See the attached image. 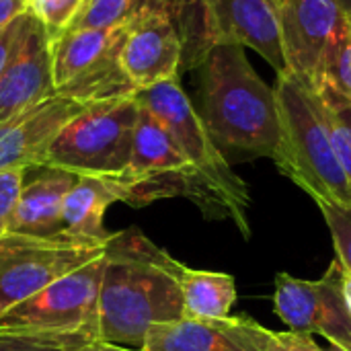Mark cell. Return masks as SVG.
Returning <instances> with one entry per match:
<instances>
[{"label": "cell", "instance_id": "obj_1", "mask_svg": "<svg viewBox=\"0 0 351 351\" xmlns=\"http://www.w3.org/2000/svg\"><path fill=\"white\" fill-rule=\"evenodd\" d=\"M181 267L140 228L113 232L103 251L99 339L142 350L150 325L183 319Z\"/></svg>", "mask_w": 351, "mask_h": 351}, {"label": "cell", "instance_id": "obj_2", "mask_svg": "<svg viewBox=\"0 0 351 351\" xmlns=\"http://www.w3.org/2000/svg\"><path fill=\"white\" fill-rule=\"evenodd\" d=\"M199 117L226 160L274 158L280 109L271 88L251 66L243 45H214L195 66Z\"/></svg>", "mask_w": 351, "mask_h": 351}, {"label": "cell", "instance_id": "obj_3", "mask_svg": "<svg viewBox=\"0 0 351 351\" xmlns=\"http://www.w3.org/2000/svg\"><path fill=\"white\" fill-rule=\"evenodd\" d=\"M280 144L274 162L317 206L351 208L348 177L333 150L319 95L294 74H278Z\"/></svg>", "mask_w": 351, "mask_h": 351}, {"label": "cell", "instance_id": "obj_4", "mask_svg": "<svg viewBox=\"0 0 351 351\" xmlns=\"http://www.w3.org/2000/svg\"><path fill=\"white\" fill-rule=\"evenodd\" d=\"M138 103L148 109L175 138L202 187V214L206 218L230 220L249 239L251 193L247 183L232 171L226 156L212 140L197 109L181 88L179 80H167L138 90Z\"/></svg>", "mask_w": 351, "mask_h": 351}, {"label": "cell", "instance_id": "obj_5", "mask_svg": "<svg viewBox=\"0 0 351 351\" xmlns=\"http://www.w3.org/2000/svg\"><path fill=\"white\" fill-rule=\"evenodd\" d=\"M175 19L189 68L214 45H243L265 58L278 74L288 72L278 0H175Z\"/></svg>", "mask_w": 351, "mask_h": 351}, {"label": "cell", "instance_id": "obj_6", "mask_svg": "<svg viewBox=\"0 0 351 351\" xmlns=\"http://www.w3.org/2000/svg\"><path fill=\"white\" fill-rule=\"evenodd\" d=\"M138 117L136 97L88 105L56 136L41 167L78 177H123L132 160Z\"/></svg>", "mask_w": 351, "mask_h": 351}, {"label": "cell", "instance_id": "obj_7", "mask_svg": "<svg viewBox=\"0 0 351 351\" xmlns=\"http://www.w3.org/2000/svg\"><path fill=\"white\" fill-rule=\"evenodd\" d=\"M125 25L117 29H68L49 39L53 90L84 107L136 97L121 66Z\"/></svg>", "mask_w": 351, "mask_h": 351}, {"label": "cell", "instance_id": "obj_8", "mask_svg": "<svg viewBox=\"0 0 351 351\" xmlns=\"http://www.w3.org/2000/svg\"><path fill=\"white\" fill-rule=\"evenodd\" d=\"M105 251V245L76 239L68 232L58 237L0 239V315L21 304L51 282L86 265Z\"/></svg>", "mask_w": 351, "mask_h": 351}, {"label": "cell", "instance_id": "obj_9", "mask_svg": "<svg viewBox=\"0 0 351 351\" xmlns=\"http://www.w3.org/2000/svg\"><path fill=\"white\" fill-rule=\"evenodd\" d=\"M128 206H148L158 199L187 197L202 208L204 195L193 167L169 130L140 105L132 160L123 177Z\"/></svg>", "mask_w": 351, "mask_h": 351}, {"label": "cell", "instance_id": "obj_10", "mask_svg": "<svg viewBox=\"0 0 351 351\" xmlns=\"http://www.w3.org/2000/svg\"><path fill=\"white\" fill-rule=\"evenodd\" d=\"M103 253L0 315V329L90 333L99 339Z\"/></svg>", "mask_w": 351, "mask_h": 351}, {"label": "cell", "instance_id": "obj_11", "mask_svg": "<svg viewBox=\"0 0 351 351\" xmlns=\"http://www.w3.org/2000/svg\"><path fill=\"white\" fill-rule=\"evenodd\" d=\"M121 66L138 90L177 80L183 66V39L175 19V0L138 10L125 25Z\"/></svg>", "mask_w": 351, "mask_h": 351}, {"label": "cell", "instance_id": "obj_12", "mask_svg": "<svg viewBox=\"0 0 351 351\" xmlns=\"http://www.w3.org/2000/svg\"><path fill=\"white\" fill-rule=\"evenodd\" d=\"M278 16L288 72L315 90L346 10L339 0H278Z\"/></svg>", "mask_w": 351, "mask_h": 351}, {"label": "cell", "instance_id": "obj_13", "mask_svg": "<svg viewBox=\"0 0 351 351\" xmlns=\"http://www.w3.org/2000/svg\"><path fill=\"white\" fill-rule=\"evenodd\" d=\"M86 107L68 95L51 93L0 123V171H29L43 165L56 136Z\"/></svg>", "mask_w": 351, "mask_h": 351}, {"label": "cell", "instance_id": "obj_14", "mask_svg": "<svg viewBox=\"0 0 351 351\" xmlns=\"http://www.w3.org/2000/svg\"><path fill=\"white\" fill-rule=\"evenodd\" d=\"M274 331L241 317L177 319L148 327L142 351H267Z\"/></svg>", "mask_w": 351, "mask_h": 351}, {"label": "cell", "instance_id": "obj_15", "mask_svg": "<svg viewBox=\"0 0 351 351\" xmlns=\"http://www.w3.org/2000/svg\"><path fill=\"white\" fill-rule=\"evenodd\" d=\"M53 93L49 37L33 21L23 45L0 76V123Z\"/></svg>", "mask_w": 351, "mask_h": 351}, {"label": "cell", "instance_id": "obj_16", "mask_svg": "<svg viewBox=\"0 0 351 351\" xmlns=\"http://www.w3.org/2000/svg\"><path fill=\"white\" fill-rule=\"evenodd\" d=\"M37 169L41 171L23 185L8 234L45 239L66 232L62 222V204L78 175L53 167Z\"/></svg>", "mask_w": 351, "mask_h": 351}, {"label": "cell", "instance_id": "obj_17", "mask_svg": "<svg viewBox=\"0 0 351 351\" xmlns=\"http://www.w3.org/2000/svg\"><path fill=\"white\" fill-rule=\"evenodd\" d=\"M113 204H125L121 179L78 177L62 204L64 230L76 239L107 245L113 232L105 228V214Z\"/></svg>", "mask_w": 351, "mask_h": 351}, {"label": "cell", "instance_id": "obj_18", "mask_svg": "<svg viewBox=\"0 0 351 351\" xmlns=\"http://www.w3.org/2000/svg\"><path fill=\"white\" fill-rule=\"evenodd\" d=\"M179 288L187 319L228 317L237 300V282L228 274L181 267Z\"/></svg>", "mask_w": 351, "mask_h": 351}, {"label": "cell", "instance_id": "obj_19", "mask_svg": "<svg viewBox=\"0 0 351 351\" xmlns=\"http://www.w3.org/2000/svg\"><path fill=\"white\" fill-rule=\"evenodd\" d=\"M343 265L335 257L321 280H317V308L313 333H319L341 351H351V311L343 294Z\"/></svg>", "mask_w": 351, "mask_h": 351}, {"label": "cell", "instance_id": "obj_20", "mask_svg": "<svg viewBox=\"0 0 351 351\" xmlns=\"http://www.w3.org/2000/svg\"><path fill=\"white\" fill-rule=\"evenodd\" d=\"M315 93L325 101L351 103V12L323 64Z\"/></svg>", "mask_w": 351, "mask_h": 351}, {"label": "cell", "instance_id": "obj_21", "mask_svg": "<svg viewBox=\"0 0 351 351\" xmlns=\"http://www.w3.org/2000/svg\"><path fill=\"white\" fill-rule=\"evenodd\" d=\"M154 2L162 0H84L70 29H117Z\"/></svg>", "mask_w": 351, "mask_h": 351}, {"label": "cell", "instance_id": "obj_22", "mask_svg": "<svg viewBox=\"0 0 351 351\" xmlns=\"http://www.w3.org/2000/svg\"><path fill=\"white\" fill-rule=\"evenodd\" d=\"M90 333H47L0 329V351H76L95 341Z\"/></svg>", "mask_w": 351, "mask_h": 351}, {"label": "cell", "instance_id": "obj_23", "mask_svg": "<svg viewBox=\"0 0 351 351\" xmlns=\"http://www.w3.org/2000/svg\"><path fill=\"white\" fill-rule=\"evenodd\" d=\"M321 109H323V117H325V125H327L333 150L339 158V165L348 177L351 189V103L321 99Z\"/></svg>", "mask_w": 351, "mask_h": 351}, {"label": "cell", "instance_id": "obj_24", "mask_svg": "<svg viewBox=\"0 0 351 351\" xmlns=\"http://www.w3.org/2000/svg\"><path fill=\"white\" fill-rule=\"evenodd\" d=\"M84 0H29V12L47 37H58L72 27Z\"/></svg>", "mask_w": 351, "mask_h": 351}, {"label": "cell", "instance_id": "obj_25", "mask_svg": "<svg viewBox=\"0 0 351 351\" xmlns=\"http://www.w3.org/2000/svg\"><path fill=\"white\" fill-rule=\"evenodd\" d=\"M319 210L331 230L335 257L341 261L346 271L351 274V208L319 204Z\"/></svg>", "mask_w": 351, "mask_h": 351}, {"label": "cell", "instance_id": "obj_26", "mask_svg": "<svg viewBox=\"0 0 351 351\" xmlns=\"http://www.w3.org/2000/svg\"><path fill=\"white\" fill-rule=\"evenodd\" d=\"M25 173L21 169L12 171H0V239L8 234L10 220L14 216L23 185H25Z\"/></svg>", "mask_w": 351, "mask_h": 351}, {"label": "cell", "instance_id": "obj_27", "mask_svg": "<svg viewBox=\"0 0 351 351\" xmlns=\"http://www.w3.org/2000/svg\"><path fill=\"white\" fill-rule=\"evenodd\" d=\"M33 21L35 19L31 12H23L8 25L0 27V76L6 70V66L12 62V58L16 56L19 47L23 45Z\"/></svg>", "mask_w": 351, "mask_h": 351}, {"label": "cell", "instance_id": "obj_28", "mask_svg": "<svg viewBox=\"0 0 351 351\" xmlns=\"http://www.w3.org/2000/svg\"><path fill=\"white\" fill-rule=\"evenodd\" d=\"M267 351H325L321 350L311 335L294 333V331H284L276 333L267 346Z\"/></svg>", "mask_w": 351, "mask_h": 351}, {"label": "cell", "instance_id": "obj_29", "mask_svg": "<svg viewBox=\"0 0 351 351\" xmlns=\"http://www.w3.org/2000/svg\"><path fill=\"white\" fill-rule=\"evenodd\" d=\"M23 12H29V0H0V27L8 25Z\"/></svg>", "mask_w": 351, "mask_h": 351}, {"label": "cell", "instance_id": "obj_30", "mask_svg": "<svg viewBox=\"0 0 351 351\" xmlns=\"http://www.w3.org/2000/svg\"><path fill=\"white\" fill-rule=\"evenodd\" d=\"M76 351H142V350H134V348H125V346H115V343H107V341L95 339V341H88L86 346L78 348Z\"/></svg>", "mask_w": 351, "mask_h": 351}, {"label": "cell", "instance_id": "obj_31", "mask_svg": "<svg viewBox=\"0 0 351 351\" xmlns=\"http://www.w3.org/2000/svg\"><path fill=\"white\" fill-rule=\"evenodd\" d=\"M346 269V267H343ZM343 294H346V300L350 304L351 311V274L350 271H343Z\"/></svg>", "mask_w": 351, "mask_h": 351}, {"label": "cell", "instance_id": "obj_32", "mask_svg": "<svg viewBox=\"0 0 351 351\" xmlns=\"http://www.w3.org/2000/svg\"><path fill=\"white\" fill-rule=\"evenodd\" d=\"M339 4L343 6L346 12H351V0H339Z\"/></svg>", "mask_w": 351, "mask_h": 351}, {"label": "cell", "instance_id": "obj_33", "mask_svg": "<svg viewBox=\"0 0 351 351\" xmlns=\"http://www.w3.org/2000/svg\"><path fill=\"white\" fill-rule=\"evenodd\" d=\"M325 351H341V350H339V348H335V346H331L329 350H325Z\"/></svg>", "mask_w": 351, "mask_h": 351}]
</instances>
